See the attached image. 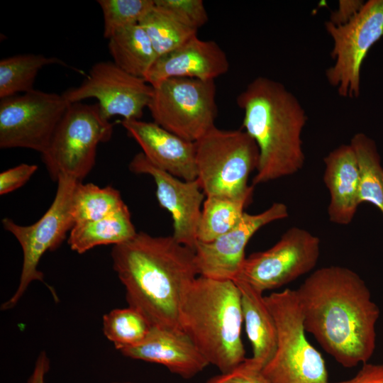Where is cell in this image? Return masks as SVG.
I'll return each mask as SVG.
<instances>
[{
	"mask_svg": "<svg viewBox=\"0 0 383 383\" xmlns=\"http://www.w3.org/2000/svg\"><path fill=\"white\" fill-rule=\"evenodd\" d=\"M179 321L209 364L228 372L246 358L241 295L233 280L199 275L182 299Z\"/></svg>",
	"mask_w": 383,
	"mask_h": 383,
	"instance_id": "4",
	"label": "cell"
},
{
	"mask_svg": "<svg viewBox=\"0 0 383 383\" xmlns=\"http://www.w3.org/2000/svg\"><path fill=\"white\" fill-rule=\"evenodd\" d=\"M277 328V344L261 372L270 383L331 382L325 360L309 342L295 289L265 296Z\"/></svg>",
	"mask_w": 383,
	"mask_h": 383,
	"instance_id": "5",
	"label": "cell"
},
{
	"mask_svg": "<svg viewBox=\"0 0 383 383\" xmlns=\"http://www.w3.org/2000/svg\"><path fill=\"white\" fill-rule=\"evenodd\" d=\"M323 182L329 191V220L348 225L359 206V170L355 151L350 144L341 145L323 159Z\"/></svg>",
	"mask_w": 383,
	"mask_h": 383,
	"instance_id": "19",
	"label": "cell"
},
{
	"mask_svg": "<svg viewBox=\"0 0 383 383\" xmlns=\"http://www.w3.org/2000/svg\"><path fill=\"white\" fill-rule=\"evenodd\" d=\"M70 103L62 94L33 89L0 101V148L43 154Z\"/></svg>",
	"mask_w": 383,
	"mask_h": 383,
	"instance_id": "11",
	"label": "cell"
},
{
	"mask_svg": "<svg viewBox=\"0 0 383 383\" xmlns=\"http://www.w3.org/2000/svg\"><path fill=\"white\" fill-rule=\"evenodd\" d=\"M112 383H133V382H112Z\"/></svg>",
	"mask_w": 383,
	"mask_h": 383,
	"instance_id": "36",
	"label": "cell"
},
{
	"mask_svg": "<svg viewBox=\"0 0 383 383\" xmlns=\"http://www.w3.org/2000/svg\"><path fill=\"white\" fill-rule=\"evenodd\" d=\"M79 181L60 175L56 194L50 206L35 223L21 226L9 218L2 219L4 228L18 240L23 251V265L16 292L1 306V311L13 309L19 302L29 285L34 281H44L38 265L47 251L60 247L67 233L74 226L72 215V199Z\"/></svg>",
	"mask_w": 383,
	"mask_h": 383,
	"instance_id": "8",
	"label": "cell"
},
{
	"mask_svg": "<svg viewBox=\"0 0 383 383\" xmlns=\"http://www.w3.org/2000/svg\"><path fill=\"white\" fill-rule=\"evenodd\" d=\"M184 25L198 30L208 21V14L202 0H154Z\"/></svg>",
	"mask_w": 383,
	"mask_h": 383,
	"instance_id": "30",
	"label": "cell"
},
{
	"mask_svg": "<svg viewBox=\"0 0 383 383\" xmlns=\"http://www.w3.org/2000/svg\"><path fill=\"white\" fill-rule=\"evenodd\" d=\"M120 352L132 359L162 365L184 379L194 377L210 365L182 330L152 326L141 343Z\"/></svg>",
	"mask_w": 383,
	"mask_h": 383,
	"instance_id": "18",
	"label": "cell"
},
{
	"mask_svg": "<svg viewBox=\"0 0 383 383\" xmlns=\"http://www.w3.org/2000/svg\"><path fill=\"white\" fill-rule=\"evenodd\" d=\"M111 258L128 305L154 327L182 330L180 305L199 276L194 250L172 235L153 236L141 231L113 245Z\"/></svg>",
	"mask_w": 383,
	"mask_h": 383,
	"instance_id": "2",
	"label": "cell"
},
{
	"mask_svg": "<svg viewBox=\"0 0 383 383\" xmlns=\"http://www.w3.org/2000/svg\"><path fill=\"white\" fill-rule=\"evenodd\" d=\"M364 2L360 0H341L328 21L335 26L344 24L360 10Z\"/></svg>",
	"mask_w": 383,
	"mask_h": 383,
	"instance_id": "34",
	"label": "cell"
},
{
	"mask_svg": "<svg viewBox=\"0 0 383 383\" xmlns=\"http://www.w3.org/2000/svg\"><path fill=\"white\" fill-rule=\"evenodd\" d=\"M50 369V360L46 353L41 351L35 363L27 383H45V375Z\"/></svg>",
	"mask_w": 383,
	"mask_h": 383,
	"instance_id": "35",
	"label": "cell"
},
{
	"mask_svg": "<svg viewBox=\"0 0 383 383\" xmlns=\"http://www.w3.org/2000/svg\"><path fill=\"white\" fill-rule=\"evenodd\" d=\"M359 170V201L374 205L383 214V168L373 140L359 133L350 140Z\"/></svg>",
	"mask_w": 383,
	"mask_h": 383,
	"instance_id": "25",
	"label": "cell"
},
{
	"mask_svg": "<svg viewBox=\"0 0 383 383\" xmlns=\"http://www.w3.org/2000/svg\"><path fill=\"white\" fill-rule=\"evenodd\" d=\"M333 43L334 64L326 72L340 96L356 98L360 90L361 66L370 48L383 35V0H370L347 23L325 24Z\"/></svg>",
	"mask_w": 383,
	"mask_h": 383,
	"instance_id": "10",
	"label": "cell"
},
{
	"mask_svg": "<svg viewBox=\"0 0 383 383\" xmlns=\"http://www.w3.org/2000/svg\"><path fill=\"white\" fill-rule=\"evenodd\" d=\"M108 48L118 67L144 79L157 58L148 35L139 23L115 33L109 39Z\"/></svg>",
	"mask_w": 383,
	"mask_h": 383,
	"instance_id": "22",
	"label": "cell"
},
{
	"mask_svg": "<svg viewBox=\"0 0 383 383\" xmlns=\"http://www.w3.org/2000/svg\"><path fill=\"white\" fill-rule=\"evenodd\" d=\"M152 93L153 87L143 78L125 72L113 62L100 61L91 66L80 85L62 95L70 104L96 99L101 115L109 121L115 116L140 120Z\"/></svg>",
	"mask_w": 383,
	"mask_h": 383,
	"instance_id": "13",
	"label": "cell"
},
{
	"mask_svg": "<svg viewBox=\"0 0 383 383\" xmlns=\"http://www.w3.org/2000/svg\"><path fill=\"white\" fill-rule=\"evenodd\" d=\"M128 168L135 174L152 177L158 203L171 214L172 237L194 250L205 196L198 179L186 181L174 177L152 165L142 152L133 157Z\"/></svg>",
	"mask_w": 383,
	"mask_h": 383,
	"instance_id": "15",
	"label": "cell"
},
{
	"mask_svg": "<svg viewBox=\"0 0 383 383\" xmlns=\"http://www.w3.org/2000/svg\"><path fill=\"white\" fill-rule=\"evenodd\" d=\"M320 243L307 230L292 227L270 248L245 257L234 280L244 281L262 293L278 289L313 270Z\"/></svg>",
	"mask_w": 383,
	"mask_h": 383,
	"instance_id": "12",
	"label": "cell"
},
{
	"mask_svg": "<svg viewBox=\"0 0 383 383\" xmlns=\"http://www.w3.org/2000/svg\"><path fill=\"white\" fill-rule=\"evenodd\" d=\"M338 383H383V364H362L352 378Z\"/></svg>",
	"mask_w": 383,
	"mask_h": 383,
	"instance_id": "33",
	"label": "cell"
},
{
	"mask_svg": "<svg viewBox=\"0 0 383 383\" xmlns=\"http://www.w3.org/2000/svg\"><path fill=\"white\" fill-rule=\"evenodd\" d=\"M104 18V37L109 39L118 30L138 23L154 6V0H98Z\"/></svg>",
	"mask_w": 383,
	"mask_h": 383,
	"instance_id": "29",
	"label": "cell"
},
{
	"mask_svg": "<svg viewBox=\"0 0 383 383\" xmlns=\"http://www.w3.org/2000/svg\"><path fill=\"white\" fill-rule=\"evenodd\" d=\"M252 196H206L197 228V242H211L233 229L241 220Z\"/></svg>",
	"mask_w": 383,
	"mask_h": 383,
	"instance_id": "23",
	"label": "cell"
},
{
	"mask_svg": "<svg viewBox=\"0 0 383 383\" xmlns=\"http://www.w3.org/2000/svg\"><path fill=\"white\" fill-rule=\"evenodd\" d=\"M233 281L240 292L243 322L252 348V357L246 360L261 370L277 348L276 322L262 292L244 281Z\"/></svg>",
	"mask_w": 383,
	"mask_h": 383,
	"instance_id": "20",
	"label": "cell"
},
{
	"mask_svg": "<svg viewBox=\"0 0 383 383\" xmlns=\"http://www.w3.org/2000/svg\"><path fill=\"white\" fill-rule=\"evenodd\" d=\"M136 233L126 205L99 219L75 224L70 232L67 242L71 250L83 254L99 245L121 244Z\"/></svg>",
	"mask_w": 383,
	"mask_h": 383,
	"instance_id": "21",
	"label": "cell"
},
{
	"mask_svg": "<svg viewBox=\"0 0 383 383\" xmlns=\"http://www.w3.org/2000/svg\"><path fill=\"white\" fill-rule=\"evenodd\" d=\"M152 87L148 109L154 122L163 128L196 142L216 126L214 80L173 77Z\"/></svg>",
	"mask_w": 383,
	"mask_h": 383,
	"instance_id": "9",
	"label": "cell"
},
{
	"mask_svg": "<svg viewBox=\"0 0 383 383\" xmlns=\"http://www.w3.org/2000/svg\"><path fill=\"white\" fill-rule=\"evenodd\" d=\"M125 206L120 192L113 187L79 182L72 195V215L75 225L99 219Z\"/></svg>",
	"mask_w": 383,
	"mask_h": 383,
	"instance_id": "26",
	"label": "cell"
},
{
	"mask_svg": "<svg viewBox=\"0 0 383 383\" xmlns=\"http://www.w3.org/2000/svg\"><path fill=\"white\" fill-rule=\"evenodd\" d=\"M236 101L244 112L243 127L259 149L252 185L299 172L305 161L301 133L307 116L298 99L281 82L260 76Z\"/></svg>",
	"mask_w": 383,
	"mask_h": 383,
	"instance_id": "3",
	"label": "cell"
},
{
	"mask_svg": "<svg viewBox=\"0 0 383 383\" xmlns=\"http://www.w3.org/2000/svg\"><path fill=\"white\" fill-rule=\"evenodd\" d=\"M288 215L284 204L274 202L261 213L245 212L233 229L216 239L208 243L198 241L194 251L199 275L233 281L240 271L245 259V250L252 236L262 227Z\"/></svg>",
	"mask_w": 383,
	"mask_h": 383,
	"instance_id": "14",
	"label": "cell"
},
{
	"mask_svg": "<svg viewBox=\"0 0 383 383\" xmlns=\"http://www.w3.org/2000/svg\"><path fill=\"white\" fill-rule=\"evenodd\" d=\"M206 383H270L261 370L253 367L245 359L233 370L221 373L207 380Z\"/></svg>",
	"mask_w": 383,
	"mask_h": 383,
	"instance_id": "31",
	"label": "cell"
},
{
	"mask_svg": "<svg viewBox=\"0 0 383 383\" xmlns=\"http://www.w3.org/2000/svg\"><path fill=\"white\" fill-rule=\"evenodd\" d=\"M194 143L196 179L206 196L252 194L248 181L257 168L259 149L247 132L214 126Z\"/></svg>",
	"mask_w": 383,
	"mask_h": 383,
	"instance_id": "6",
	"label": "cell"
},
{
	"mask_svg": "<svg viewBox=\"0 0 383 383\" xmlns=\"http://www.w3.org/2000/svg\"><path fill=\"white\" fill-rule=\"evenodd\" d=\"M121 124L152 165L183 180L197 178L194 142L180 138L154 121L122 120Z\"/></svg>",
	"mask_w": 383,
	"mask_h": 383,
	"instance_id": "16",
	"label": "cell"
},
{
	"mask_svg": "<svg viewBox=\"0 0 383 383\" xmlns=\"http://www.w3.org/2000/svg\"><path fill=\"white\" fill-rule=\"evenodd\" d=\"M295 292L306 331L338 363L351 368L370 360L380 311L357 273L343 266L323 267Z\"/></svg>",
	"mask_w": 383,
	"mask_h": 383,
	"instance_id": "1",
	"label": "cell"
},
{
	"mask_svg": "<svg viewBox=\"0 0 383 383\" xmlns=\"http://www.w3.org/2000/svg\"><path fill=\"white\" fill-rule=\"evenodd\" d=\"M229 69L226 54L213 40L193 36L175 50L157 58L145 80L152 87L169 78L214 80Z\"/></svg>",
	"mask_w": 383,
	"mask_h": 383,
	"instance_id": "17",
	"label": "cell"
},
{
	"mask_svg": "<svg viewBox=\"0 0 383 383\" xmlns=\"http://www.w3.org/2000/svg\"><path fill=\"white\" fill-rule=\"evenodd\" d=\"M69 67L59 58L41 54H18L0 60V99L33 90L35 79L45 66Z\"/></svg>",
	"mask_w": 383,
	"mask_h": 383,
	"instance_id": "24",
	"label": "cell"
},
{
	"mask_svg": "<svg viewBox=\"0 0 383 383\" xmlns=\"http://www.w3.org/2000/svg\"><path fill=\"white\" fill-rule=\"evenodd\" d=\"M113 124L104 118L98 104H70L42 160L50 177L60 175L82 180L94 166L97 146L112 136Z\"/></svg>",
	"mask_w": 383,
	"mask_h": 383,
	"instance_id": "7",
	"label": "cell"
},
{
	"mask_svg": "<svg viewBox=\"0 0 383 383\" xmlns=\"http://www.w3.org/2000/svg\"><path fill=\"white\" fill-rule=\"evenodd\" d=\"M152 327L140 311L130 306L113 309L103 317L104 334L119 351L141 343Z\"/></svg>",
	"mask_w": 383,
	"mask_h": 383,
	"instance_id": "28",
	"label": "cell"
},
{
	"mask_svg": "<svg viewBox=\"0 0 383 383\" xmlns=\"http://www.w3.org/2000/svg\"><path fill=\"white\" fill-rule=\"evenodd\" d=\"M38 170L35 165L22 163L0 174V194L12 192L24 185Z\"/></svg>",
	"mask_w": 383,
	"mask_h": 383,
	"instance_id": "32",
	"label": "cell"
},
{
	"mask_svg": "<svg viewBox=\"0 0 383 383\" xmlns=\"http://www.w3.org/2000/svg\"><path fill=\"white\" fill-rule=\"evenodd\" d=\"M138 23L148 35L157 57L170 52L197 35V30L184 25L155 5Z\"/></svg>",
	"mask_w": 383,
	"mask_h": 383,
	"instance_id": "27",
	"label": "cell"
}]
</instances>
